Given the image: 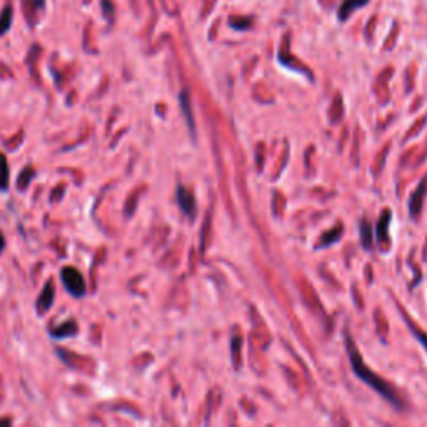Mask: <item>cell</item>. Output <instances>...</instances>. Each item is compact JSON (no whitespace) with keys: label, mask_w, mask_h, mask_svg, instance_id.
Here are the masks:
<instances>
[{"label":"cell","mask_w":427,"mask_h":427,"mask_svg":"<svg viewBox=\"0 0 427 427\" xmlns=\"http://www.w3.org/2000/svg\"><path fill=\"white\" fill-rule=\"evenodd\" d=\"M346 344H347V353H349V359H350V364H353L355 376H357L359 379H362L364 382H366V384L371 386L374 390H377V393H379L382 398H386L390 404H394L395 407H399V409L402 407V402H400L398 394L394 393L393 387L387 384L386 381H382L381 377L374 376V372L371 371V369H369L366 364L362 362V359H360L357 349H355V344L349 336H346Z\"/></svg>","instance_id":"1"},{"label":"cell","mask_w":427,"mask_h":427,"mask_svg":"<svg viewBox=\"0 0 427 427\" xmlns=\"http://www.w3.org/2000/svg\"><path fill=\"white\" fill-rule=\"evenodd\" d=\"M60 279L67 291L72 294L74 297H82L86 294V280L74 267H64L60 272Z\"/></svg>","instance_id":"2"},{"label":"cell","mask_w":427,"mask_h":427,"mask_svg":"<svg viewBox=\"0 0 427 427\" xmlns=\"http://www.w3.org/2000/svg\"><path fill=\"white\" fill-rule=\"evenodd\" d=\"M177 200H179V207L182 209V212L185 214L189 219H194L195 217V200L192 192L185 189V187L179 185L177 189Z\"/></svg>","instance_id":"3"},{"label":"cell","mask_w":427,"mask_h":427,"mask_svg":"<svg viewBox=\"0 0 427 427\" xmlns=\"http://www.w3.org/2000/svg\"><path fill=\"white\" fill-rule=\"evenodd\" d=\"M53 297H55V289H53L52 282H47L46 286H44L42 292H40V297L37 301L39 314L47 313V310L51 309V306L53 304Z\"/></svg>","instance_id":"4"},{"label":"cell","mask_w":427,"mask_h":427,"mask_svg":"<svg viewBox=\"0 0 427 427\" xmlns=\"http://www.w3.org/2000/svg\"><path fill=\"white\" fill-rule=\"evenodd\" d=\"M369 0H344V2L339 6V12H337V17H339L341 22H344L349 19L350 15L355 11H359L360 7H364Z\"/></svg>","instance_id":"5"},{"label":"cell","mask_w":427,"mask_h":427,"mask_svg":"<svg viewBox=\"0 0 427 427\" xmlns=\"http://www.w3.org/2000/svg\"><path fill=\"white\" fill-rule=\"evenodd\" d=\"M426 184H427V177L422 180V184L417 187L416 192L412 194L411 202H409V209H411V216L414 217V219H416L417 214H419L421 207H422V199H424V194H426Z\"/></svg>","instance_id":"6"},{"label":"cell","mask_w":427,"mask_h":427,"mask_svg":"<svg viewBox=\"0 0 427 427\" xmlns=\"http://www.w3.org/2000/svg\"><path fill=\"white\" fill-rule=\"evenodd\" d=\"M77 334V324L72 322V320H69V322L60 324V326H57L55 329H52L51 336L55 337V339H64V337H72Z\"/></svg>","instance_id":"7"},{"label":"cell","mask_w":427,"mask_h":427,"mask_svg":"<svg viewBox=\"0 0 427 427\" xmlns=\"http://www.w3.org/2000/svg\"><path fill=\"white\" fill-rule=\"evenodd\" d=\"M389 222H390V212L384 211L382 214V217L377 222V239H379V242H389Z\"/></svg>","instance_id":"8"},{"label":"cell","mask_w":427,"mask_h":427,"mask_svg":"<svg viewBox=\"0 0 427 427\" xmlns=\"http://www.w3.org/2000/svg\"><path fill=\"white\" fill-rule=\"evenodd\" d=\"M8 180H11V176H8L7 159L6 155L0 154V190L8 189Z\"/></svg>","instance_id":"9"},{"label":"cell","mask_w":427,"mask_h":427,"mask_svg":"<svg viewBox=\"0 0 427 427\" xmlns=\"http://www.w3.org/2000/svg\"><path fill=\"white\" fill-rule=\"evenodd\" d=\"M360 240H362L364 249L372 247V229H371V224H369L367 221L360 222Z\"/></svg>","instance_id":"10"},{"label":"cell","mask_w":427,"mask_h":427,"mask_svg":"<svg viewBox=\"0 0 427 427\" xmlns=\"http://www.w3.org/2000/svg\"><path fill=\"white\" fill-rule=\"evenodd\" d=\"M180 104H182V110H184L185 114V119H187V124H189L190 131H195V126H194V117H192V112H190V102H189V93H187L185 91L182 92L180 96Z\"/></svg>","instance_id":"11"},{"label":"cell","mask_w":427,"mask_h":427,"mask_svg":"<svg viewBox=\"0 0 427 427\" xmlns=\"http://www.w3.org/2000/svg\"><path fill=\"white\" fill-rule=\"evenodd\" d=\"M12 25V7L7 6L4 12L0 13V35L6 34Z\"/></svg>","instance_id":"12"},{"label":"cell","mask_w":427,"mask_h":427,"mask_svg":"<svg viewBox=\"0 0 427 427\" xmlns=\"http://www.w3.org/2000/svg\"><path fill=\"white\" fill-rule=\"evenodd\" d=\"M341 232H342V229H334L332 232H329V235H324V237L320 239L319 247L327 246V244H332L334 240H337V237H339V234H341Z\"/></svg>","instance_id":"13"},{"label":"cell","mask_w":427,"mask_h":427,"mask_svg":"<svg viewBox=\"0 0 427 427\" xmlns=\"http://www.w3.org/2000/svg\"><path fill=\"white\" fill-rule=\"evenodd\" d=\"M32 177H34L32 169H30V167L29 169H24V171H22V173H20V177H19V187H20V189H25V185H24L25 184V179L30 182V179H32Z\"/></svg>","instance_id":"14"},{"label":"cell","mask_w":427,"mask_h":427,"mask_svg":"<svg viewBox=\"0 0 427 427\" xmlns=\"http://www.w3.org/2000/svg\"><path fill=\"white\" fill-rule=\"evenodd\" d=\"M412 329H414V334H416L417 339H419L422 342V346H424L426 350H427V334L419 331V329H416V327H412Z\"/></svg>","instance_id":"15"},{"label":"cell","mask_w":427,"mask_h":427,"mask_svg":"<svg viewBox=\"0 0 427 427\" xmlns=\"http://www.w3.org/2000/svg\"><path fill=\"white\" fill-rule=\"evenodd\" d=\"M4 247H6V239H4V234L0 232V254H2Z\"/></svg>","instance_id":"16"}]
</instances>
